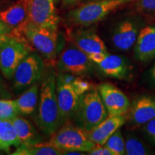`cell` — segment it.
Masks as SVG:
<instances>
[{
  "mask_svg": "<svg viewBox=\"0 0 155 155\" xmlns=\"http://www.w3.org/2000/svg\"><path fill=\"white\" fill-rule=\"evenodd\" d=\"M12 28L0 20V35H10Z\"/></svg>",
  "mask_w": 155,
  "mask_h": 155,
  "instance_id": "obj_31",
  "label": "cell"
},
{
  "mask_svg": "<svg viewBox=\"0 0 155 155\" xmlns=\"http://www.w3.org/2000/svg\"><path fill=\"white\" fill-rule=\"evenodd\" d=\"M50 142L63 152L71 151L89 152L96 145L89 139L86 130L77 125L71 124L68 121L52 135Z\"/></svg>",
  "mask_w": 155,
  "mask_h": 155,
  "instance_id": "obj_4",
  "label": "cell"
},
{
  "mask_svg": "<svg viewBox=\"0 0 155 155\" xmlns=\"http://www.w3.org/2000/svg\"><path fill=\"white\" fill-rule=\"evenodd\" d=\"M134 52L137 58L142 62L155 58V27H146L139 32Z\"/></svg>",
  "mask_w": 155,
  "mask_h": 155,
  "instance_id": "obj_16",
  "label": "cell"
},
{
  "mask_svg": "<svg viewBox=\"0 0 155 155\" xmlns=\"http://www.w3.org/2000/svg\"><path fill=\"white\" fill-rule=\"evenodd\" d=\"M72 86L74 87L75 91L78 92L79 95H83L86 94V92L92 90L91 84L86 80H83L79 75H76L74 81L72 83Z\"/></svg>",
  "mask_w": 155,
  "mask_h": 155,
  "instance_id": "obj_26",
  "label": "cell"
},
{
  "mask_svg": "<svg viewBox=\"0 0 155 155\" xmlns=\"http://www.w3.org/2000/svg\"><path fill=\"white\" fill-rule=\"evenodd\" d=\"M91 155H114V152L105 145L96 144L91 151L88 152Z\"/></svg>",
  "mask_w": 155,
  "mask_h": 155,
  "instance_id": "obj_28",
  "label": "cell"
},
{
  "mask_svg": "<svg viewBox=\"0 0 155 155\" xmlns=\"http://www.w3.org/2000/svg\"><path fill=\"white\" fill-rule=\"evenodd\" d=\"M63 154H67V155H83L85 153L83 152H78V151H71V152H63Z\"/></svg>",
  "mask_w": 155,
  "mask_h": 155,
  "instance_id": "obj_33",
  "label": "cell"
},
{
  "mask_svg": "<svg viewBox=\"0 0 155 155\" xmlns=\"http://www.w3.org/2000/svg\"><path fill=\"white\" fill-rule=\"evenodd\" d=\"M137 10L143 14H155V0H138Z\"/></svg>",
  "mask_w": 155,
  "mask_h": 155,
  "instance_id": "obj_27",
  "label": "cell"
},
{
  "mask_svg": "<svg viewBox=\"0 0 155 155\" xmlns=\"http://www.w3.org/2000/svg\"><path fill=\"white\" fill-rule=\"evenodd\" d=\"M20 144V141L12 119H1L0 150L7 153H9L12 147H17Z\"/></svg>",
  "mask_w": 155,
  "mask_h": 155,
  "instance_id": "obj_20",
  "label": "cell"
},
{
  "mask_svg": "<svg viewBox=\"0 0 155 155\" xmlns=\"http://www.w3.org/2000/svg\"><path fill=\"white\" fill-rule=\"evenodd\" d=\"M139 35L138 26L131 20L119 23L114 30L111 37L112 43L118 50L126 51L136 43Z\"/></svg>",
  "mask_w": 155,
  "mask_h": 155,
  "instance_id": "obj_14",
  "label": "cell"
},
{
  "mask_svg": "<svg viewBox=\"0 0 155 155\" xmlns=\"http://www.w3.org/2000/svg\"><path fill=\"white\" fill-rule=\"evenodd\" d=\"M63 152L54 147L50 141L38 143L33 145L20 144L17 150L11 154L14 155H61Z\"/></svg>",
  "mask_w": 155,
  "mask_h": 155,
  "instance_id": "obj_22",
  "label": "cell"
},
{
  "mask_svg": "<svg viewBox=\"0 0 155 155\" xmlns=\"http://www.w3.org/2000/svg\"><path fill=\"white\" fill-rule=\"evenodd\" d=\"M29 1L19 0L0 11V20L9 25L12 30H19L28 21Z\"/></svg>",
  "mask_w": 155,
  "mask_h": 155,
  "instance_id": "obj_15",
  "label": "cell"
},
{
  "mask_svg": "<svg viewBox=\"0 0 155 155\" xmlns=\"http://www.w3.org/2000/svg\"><path fill=\"white\" fill-rule=\"evenodd\" d=\"M108 116V111L98 89H92L81 96L73 119L77 126L86 131H90Z\"/></svg>",
  "mask_w": 155,
  "mask_h": 155,
  "instance_id": "obj_3",
  "label": "cell"
},
{
  "mask_svg": "<svg viewBox=\"0 0 155 155\" xmlns=\"http://www.w3.org/2000/svg\"><path fill=\"white\" fill-rule=\"evenodd\" d=\"M92 63L88 55L76 46H69L62 52L58 61L60 72L81 75L91 71Z\"/></svg>",
  "mask_w": 155,
  "mask_h": 155,
  "instance_id": "obj_8",
  "label": "cell"
},
{
  "mask_svg": "<svg viewBox=\"0 0 155 155\" xmlns=\"http://www.w3.org/2000/svg\"><path fill=\"white\" fill-rule=\"evenodd\" d=\"M19 114L15 100L0 99V119H12Z\"/></svg>",
  "mask_w": 155,
  "mask_h": 155,
  "instance_id": "obj_24",
  "label": "cell"
},
{
  "mask_svg": "<svg viewBox=\"0 0 155 155\" xmlns=\"http://www.w3.org/2000/svg\"><path fill=\"white\" fill-rule=\"evenodd\" d=\"M56 81L58 103L63 124L74 118L80 101L81 95L78 94L72 85L64 83L58 78Z\"/></svg>",
  "mask_w": 155,
  "mask_h": 155,
  "instance_id": "obj_11",
  "label": "cell"
},
{
  "mask_svg": "<svg viewBox=\"0 0 155 155\" xmlns=\"http://www.w3.org/2000/svg\"><path fill=\"white\" fill-rule=\"evenodd\" d=\"M0 97L4 98H9L12 97L5 83L1 77H0Z\"/></svg>",
  "mask_w": 155,
  "mask_h": 155,
  "instance_id": "obj_30",
  "label": "cell"
},
{
  "mask_svg": "<svg viewBox=\"0 0 155 155\" xmlns=\"http://www.w3.org/2000/svg\"><path fill=\"white\" fill-rule=\"evenodd\" d=\"M0 121H1V119H0Z\"/></svg>",
  "mask_w": 155,
  "mask_h": 155,
  "instance_id": "obj_37",
  "label": "cell"
},
{
  "mask_svg": "<svg viewBox=\"0 0 155 155\" xmlns=\"http://www.w3.org/2000/svg\"><path fill=\"white\" fill-rule=\"evenodd\" d=\"M72 39L75 45L89 58L96 54L108 53L104 42L92 31L78 30L73 32Z\"/></svg>",
  "mask_w": 155,
  "mask_h": 155,
  "instance_id": "obj_12",
  "label": "cell"
},
{
  "mask_svg": "<svg viewBox=\"0 0 155 155\" xmlns=\"http://www.w3.org/2000/svg\"><path fill=\"white\" fill-rule=\"evenodd\" d=\"M149 152L140 141L134 137H129L125 141V154L146 155Z\"/></svg>",
  "mask_w": 155,
  "mask_h": 155,
  "instance_id": "obj_25",
  "label": "cell"
},
{
  "mask_svg": "<svg viewBox=\"0 0 155 155\" xmlns=\"http://www.w3.org/2000/svg\"><path fill=\"white\" fill-rule=\"evenodd\" d=\"M16 37L24 35L29 42L46 59L53 60L59 50V38L57 28L37 27L27 22L19 30H12Z\"/></svg>",
  "mask_w": 155,
  "mask_h": 155,
  "instance_id": "obj_2",
  "label": "cell"
},
{
  "mask_svg": "<svg viewBox=\"0 0 155 155\" xmlns=\"http://www.w3.org/2000/svg\"><path fill=\"white\" fill-rule=\"evenodd\" d=\"M127 1L128 0H100L87 3L71 11L69 14V18L76 25L89 26L99 22Z\"/></svg>",
  "mask_w": 155,
  "mask_h": 155,
  "instance_id": "obj_5",
  "label": "cell"
},
{
  "mask_svg": "<svg viewBox=\"0 0 155 155\" xmlns=\"http://www.w3.org/2000/svg\"><path fill=\"white\" fill-rule=\"evenodd\" d=\"M55 0H30L28 22L37 27L57 28L59 17L54 5Z\"/></svg>",
  "mask_w": 155,
  "mask_h": 155,
  "instance_id": "obj_9",
  "label": "cell"
},
{
  "mask_svg": "<svg viewBox=\"0 0 155 155\" xmlns=\"http://www.w3.org/2000/svg\"><path fill=\"white\" fill-rule=\"evenodd\" d=\"M2 154V150H0V154Z\"/></svg>",
  "mask_w": 155,
  "mask_h": 155,
  "instance_id": "obj_36",
  "label": "cell"
},
{
  "mask_svg": "<svg viewBox=\"0 0 155 155\" xmlns=\"http://www.w3.org/2000/svg\"><path fill=\"white\" fill-rule=\"evenodd\" d=\"M74 1H76V0H64V2H65V3H71V2H73Z\"/></svg>",
  "mask_w": 155,
  "mask_h": 155,
  "instance_id": "obj_35",
  "label": "cell"
},
{
  "mask_svg": "<svg viewBox=\"0 0 155 155\" xmlns=\"http://www.w3.org/2000/svg\"><path fill=\"white\" fill-rule=\"evenodd\" d=\"M98 91L107 109L108 116L124 115L129 110L130 103L120 89L109 83L98 86Z\"/></svg>",
  "mask_w": 155,
  "mask_h": 155,
  "instance_id": "obj_10",
  "label": "cell"
},
{
  "mask_svg": "<svg viewBox=\"0 0 155 155\" xmlns=\"http://www.w3.org/2000/svg\"><path fill=\"white\" fill-rule=\"evenodd\" d=\"M130 118L134 124H146L155 119V99L150 96H141L134 102Z\"/></svg>",
  "mask_w": 155,
  "mask_h": 155,
  "instance_id": "obj_17",
  "label": "cell"
},
{
  "mask_svg": "<svg viewBox=\"0 0 155 155\" xmlns=\"http://www.w3.org/2000/svg\"><path fill=\"white\" fill-rule=\"evenodd\" d=\"M44 71L42 58L35 52H31L25 57L15 70L13 75V88L17 91L35 84L41 79Z\"/></svg>",
  "mask_w": 155,
  "mask_h": 155,
  "instance_id": "obj_7",
  "label": "cell"
},
{
  "mask_svg": "<svg viewBox=\"0 0 155 155\" xmlns=\"http://www.w3.org/2000/svg\"><path fill=\"white\" fill-rule=\"evenodd\" d=\"M39 86L36 83L32 85L15 100L19 114L30 115L35 111L38 103Z\"/></svg>",
  "mask_w": 155,
  "mask_h": 155,
  "instance_id": "obj_21",
  "label": "cell"
},
{
  "mask_svg": "<svg viewBox=\"0 0 155 155\" xmlns=\"http://www.w3.org/2000/svg\"><path fill=\"white\" fill-rule=\"evenodd\" d=\"M12 36L10 35H0V47L5 44L6 42L10 40Z\"/></svg>",
  "mask_w": 155,
  "mask_h": 155,
  "instance_id": "obj_32",
  "label": "cell"
},
{
  "mask_svg": "<svg viewBox=\"0 0 155 155\" xmlns=\"http://www.w3.org/2000/svg\"><path fill=\"white\" fill-rule=\"evenodd\" d=\"M21 144L33 145L42 141V137L28 120L15 116L12 119Z\"/></svg>",
  "mask_w": 155,
  "mask_h": 155,
  "instance_id": "obj_19",
  "label": "cell"
},
{
  "mask_svg": "<svg viewBox=\"0 0 155 155\" xmlns=\"http://www.w3.org/2000/svg\"><path fill=\"white\" fill-rule=\"evenodd\" d=\"M104 145L111 150L114 155L125 154V141L119 129L108 139Z\"/></svg>",
  "mask_w": 155,
  "mask_h": 155,
  "instance_id": "obj_23",
  "label": "cell"
},
{
  "mask_svg": "<svg viewBox=\"0 0 155 155\" xmlns=\"http://www.w3.org/2000/svg\"><path fill=\"white\" fill-rule=\"evenodd\" d=\"M150 75H151V78H152V79L155 83V65H154V67L152 68V70H151Z\"/></svg>",
  "mask_w": 155,
  "mask_h": 155,
  "instance_id": "obj_34",
  "label": "cell"
},
{
  "mask_svg": "<svg viewBox=\"0 0 155 155\" xmlns=\"http://www.w3.org/2000/svg\"><path fill=\"white\" fill-rule=\"evenodd\" d=\"M125 123V117L121 116H108L91 131H87L88 137L95 144L104 145L108 139L119 130Z\"/></svg>",
  "mask_w": 155,
  "mask_h": 155,
  "instance_id": "obj_13",
  "label": "cell"
},
{
  "mask_svg": "<svg viewBox=\"0 0 155 155\" xmlns=\"http://www.w3.org/2000/svg\"><path fill=\"white\" fill-rule=\"evenodd\" d=\"M25 37H12L0 47V71L5 78L12 79L17 67L24 58L32 52Z\"/></svg>",
  "mask_w": 155,
  "mask_h": 155,
  "instance_id": "obj_6",
  "label": "cell"
},
{
  "mask_svg": "<svg viewBox=\"0 0 155 155\" xmlns=\"http://www.w3.org/2000/svg\"><path fill=\"white\" fill-rule=\"evenodd\" d=\"M145 131L153 140L155 141V119L151 120L145 124Z\"/></svg>",
  "mask_w": 155,
  "mask_h": 155,
  "instance_id": "obj_29",
  "label": "cell"
},
{
  "mask_svg": "<svg viewBox=\"0 0 155 155\" xmlns=\"http://www.w3.org/2000/svg\"><path fill=\"white\" fill-rule=\"evenodd\" d=\"M98 65L103 73L114 78H124L128 73L127 62L123 58L117 55L107 54Z\"/></svg>",
  "mask_w": 155,
  "mask_h": 155,
  "instance_id": "obj_18",
  "label": "cell"
},
{
  "mask_svg": "<svg viewBox=\"0 0 155 155\" xmlns=\"http://www.w3.org/2000/svg\"><path fill=\"white\" fill-rule=\"evenodd\" d=\"M56 78L54 71H48L40 87L37 123L47 136L53 135L62 125L56 91Z\"/></svg>",
  "mask_w": 155,
  "mask_h": 155,
  "instance_id": "obj_1",
  "label": "cell"
}]
</instances>
